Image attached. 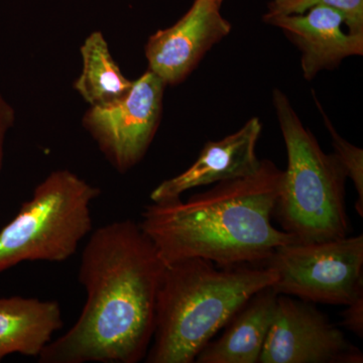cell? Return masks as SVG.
<instances>
[{"mask_svg":"<svg viewBox=\"0 0 363 363\" xmlns=\"http://www.w3.org/2000/svg\"><path fill=\"white\" fill-rule=\"evenodd\" d=\"M164 264L140 224L114 221L91 233L79 281L86 303L76 323L40 352V363H136L147 357Z\"/></svg>","mask_w":363,"mask_h":363,"instance_id":"cell-1","label":"cell"},{"mask_svg":"<svg viewBox=\"0 0 363 363\" xmlns=\"http://www.w3.org/2000/svg\"><path fill=\"white\" fill-rule=\"evenodd\" d=\"M285 172L262 160L250 175L217 183L183 201L152 202L140 224L164 264L203 259L217 267L262 264L295 238L272 223Z\"/></svg>","mask_w":363,"mask_h":363,"instance_id":"cell-2","label":"cell"},{"mask_svg":"<svg viewBox=\"0 0 363 363\" xmlns=\"http://www.w3.org/2000/svg\"><path fill=\"white\" fill-rule=\"evenodd\" d=\"M267 267H217L203 259L166 264L156 301L147 363H193L255 293L272 286Z\"/></svg>","mask_w":363,"mask_h":363,"instance_id":"cell-3","label":"cell"},{"mask_svg":"<svg viewBox=\"0 0 363 363\" xmlns=\"http://www.w3.org/2000/svg\"><path fill=\"white\" fill-rule=\"evenodd\" d=\"M288 155V168L274 216L296 242H320L350 235L345 169L335 154L327 155L303 125L288 97L272 92Z\"/></svg>","mask_w":363,"mask_h":363,"instance_id":"cell-4","label":"cell"},{"mask_svg":"<svg viewBox=\"0 0 363 363\" xmlns=\"http://www.w3.org/2000/svg\"><path fill=\"white\" fill-rule=\"evenodd\" d=\"M100 189L69 169L50 174L0 230V272L23 262H63L92 233Z\"/></svg>","mask_w":363,"mask_h":363,"instance_id":"cell-5","label":"cell"},{"mask_svg":"<svg viewBox=\"0 0 363 363\" xmlns=\"http://www.w3.org/2000/svg\"><path fill=\"white\" fill-rule=\"evenodd\" d=\"M264 267L276 272L279 295L346 306L363 295V236L281 245Z\"/></svg>","mask_w":363,"mask_h":363,"instance_id":"cell-6","label":"cell"},{"mask_svg":"<svg viewBox=\"0 0 363 363\" xmlns=\"http://www.w3.org/2000/svg\"><path fill=\"white\" fill-rule=\"evenodd\" d=\"M166 84L147 70L118 101L90 107L83 125L112 166L125 173L142 160L159 128Z\"/></svg>","mask_w":363,"mask_h":363,"instance_id":"cell-7","label":"cell"},{"mask_svg":"<svg viewBox=\"0 0 363 363\" xmlns=\"http://www.w3.org/2000/svg\"><path fill=\"white\" fill-rule=\"evenodd\" d=\"M362 351L313 303L279 295L259 363H362Z\"/></svg>","mask_w":363,"mask_h":363,"instance_id":"cell-8","label":"cell"},{"mask_svg":"<svg viewBox=\"0 0 363 363\" xmlns=\"http://www.w3.org/2000/svg\"><path fill=\"white\" fill-rule=\"evenodd\" d=\"M223 0H195L178 23L150 35L145 45L149 70L166 85L183 82L231 25L222 16Z\"/></svg>","mask_w":363,"mask_h":363,"instance_id":"cell-9","label":"cell"},{"mask_svg":"<svg viewBox=\"0 0 363 363\" xmlns=\"http://www.w3.org/2000/svg\"><path fill=\"white\" fill-rule=\"evenodd\" d=\"M264 21L283 30L300 50L301 68L307 80L319 72L337 68L348 57L363 54V33L348 32L343 14L331 7L316 6L303 13L264 16Z\"/></svg>","mask_w":363,"mask_h":363,"instance_id":"cell-10","label":"cell"},{"mask_svg":"<svg viewBox=\"0 0 363 363\" xmlns=\"http://www.w3.org/2000/svg\"><path fill=\"white\" fill-rule=\"evenodd\" d=\"M262 125L257 117L240 130L217 142H208L194 164L173 178L162 182L150 194L152 202L181 198L192 189L250 175L259 169L257 155Z\"/></svg>","mask_w":363,"mask_h":363,"instance_id":"cell-11","label":"cell"},{"mask_svg":"<svg viewBox=\"0 0 363 363\" xmlns=\"http://www.w3.org/2000/svg\"><path fill=\"white\" fill-rule=\"evenodd\" d=\"M278 297L272 286L255 293L229 320L220 337L200 351L195 362L259 363Z\"/></svg>","mask_w":363,"mask_h":363,"instance_id":"cell-12","label":"cell"},{"mask_svg":"<svg viewBox=\"0 0 363 363\" xmlns=\"http://www.w3.org/2000/svg\"><path fill=\"white\" fill-rule=\"evenodd\" d=\"M62 327L57 301L18 296L0 298V362L13 353L39 357Z\"/></svg>","mask_w":363,"mask_h":363,"instance_id":"cell-13","label":"cell"},{"mask_svg":"<svg viewBox=\"0 0 363 363\" xmlns=\"http://www.w3.org/2000/svg\"><path fill=\"white\" fill-rule=\"evenodd\" d=\"M82 72L74 87L91 107H102L123 99L133 87L112 57L100 32L91 33L81 47Z\"/></svg>","mask_w":363,"mask_h":363,"instance_id":"cell-14","label":"cell"},{"mask_svg":"<svg viewBox=\"0 0 363 363\" xmlns=\"http://www.w3.org/2000/svg\"><path fill=\"white\" fill-rule=\"evenodd\" d=\"M316 6L336 9L343 14L348 32L363 33V0H272L266 16L303 13Z\"/></svg>","mask_w":363,"mask_h":363,"instance_id":"cell-15","label":"cell"},{"mask_svg":"<svg viewBox=\"0 0 363 363\" xmlns=\"http://www.w3.org/2000/svg\"><path fill=\"white\" fill-rule=\"evenodd\" d=\"M317 102V101H316ZM318 108L321 111L323 116L325 125L331 135L332 145H333L335 152L339 161L342 164L345 169L347 178L353 182L355 190L357 193V200L355 202V209L360 215L363 216V150L355 145H351L347 140H344L342 136L339 135L335 128L332 125L331 121L326 116L325 112L322 111L321 105L318 104Z\"/></svg>","mask_w":363,"mask_h":363,"instance_id":"cell-16","label":"cell"},{"mask_svg":"<svg viewBox=\"0 0 363 363\" xmlns=\"http://www.w3.org/2000/svg\"><path fill=\"white\" fill-rule=\"evenodd\" d=\"M342 314V324L348 330L353 332L358 337L363 336V295L345 306Z\"/></svg>","mask_w":363,"mask_h":363,"instance_id":"cell-17","label":"cell"},{"mask_svg":"<svg viewBox=\"0 0 363 363\" xmlns=\"http://www.w3.org/2000/svg\"><path fill=\"white\" fill-rule=\"evenodd\" d=\"M14 113L11 105L0 96V169L4 160V143L6 131L13 125Z\"/></svg>","mask_w":363,"mask_h":363,"instance_id":"cell-18","label":"cell"}]
</instances>
